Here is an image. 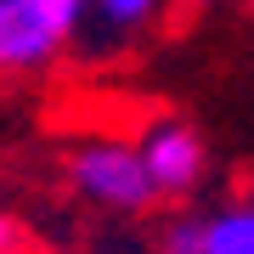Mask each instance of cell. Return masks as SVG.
I'll return each instance as SVG.
<instances>
[{"instance_id":"1","label":"cell","mask_w":254,"mask_h":254,"mask_svg":"<svg viewBox=\"0 0 254 254\" xmlns=\"http://www.w3.org/2000/svg\"><path fill=\"white\" fill-rule=\"evenodd\" d=\"M85 23V0H0V79L51 68Z\"/></svg>"},{"instance_id":"2","label":"cell","mask_w":254,"mask_h":254,"mask_svg":"<svg viewBox=\"0 0 254 254\" xmlns=\"http://www.w3.org/2000/svg\"><path fill=\"white\" fill-rule=\"evenodd\" d=\"M68 187L79 192L102 215H141L147 203H158L153 181L141 170L136 141L125 136H91L68 153Z\"/></svg>"},{"instance_id":"3","label":"cell","mask_w":254,"mask_h":254,"mask_svg":"<svg viewBox=\"0 0 254 254\" xmlns=\"http://www.w3.org/2000/svg\"><path fill=\"white\" fill-rule=\"evenodd\" d=\"M136 153H141V170L147 181H153L158 198H192L209 170V153H203V136L192 125H181V119L158 113L153 125L136 136Z\"/></svg>"},{"instance_id":"4","label":"cell","mask_w":254,"mask_h":254,"mask_svg":"<svg viewBox=\"0 0 254 254\" xmlns=\"http://www.w3.org/2000/svg\"><path fill=\"white\" fill-rule=\"evenodd\" d=\"M170 0H85V23L73 40H91V51H125L164 17Z\"/></svg>"},{"instance_id":"5","label":"cell","mask_w":254,"mask_h":254,"mask_svg":"<svg viewBox=\"0 0 254 254\" xmlns=\"http://www.w3.org/2000/svg\"><path fill=\"white\" fill-rule=\"evenodd\" d=\"M203 254H254V198L203 215Z\"/></svg>"},{"instance_id":"6","label":"cell","mask_w":254,"mask_h":254,"mask_svg":"<svg viewBox=\"0 0 254 254\" xmlns=\"http://www.w3.org/2000/svg\"><path fill=\"white\" fill-rule=\"evenodd\" d=\"M153 254H203V215H175L153 237Z\"/></svg>"},{"instance_id":"7","label":"cell","mask_w":254,"mask_h":254,"mask_svg":"<svg viewBox=\"0 0 254 254\" xmlns=\"http://www.w3.org/2000/svg\"><path fill=\"white\" fill-rule=\"evenodd\" d=\"M23 249V237H17V226H11L6 215H0V254H17Z\"/></svg>"},{"instance_id":"8","label":"cell","mask_w":254,"mask_h":254,"mask_svg":"<svg viewBox=\"0 0 254 254\" xmlns=\"http://www.w3.org/2000/svg\"><path fill=\"white\" fill-rule=\"evenodd\" d=\"M198 6H220V0H198Z\"/></svg>"},{"instance_id":"9","label":"cell","mask_w":254,"mask_h":254,"mask_svg":"<svg viewBox=\"0 0 254 254\" xmlns=\"http://www.w3.org/2000/svg\"><path fill=\"white\" fill-rule=\"evenodd\" d=\"M249 6H254V0H249Z\"/></svg>"}]
</instances>
